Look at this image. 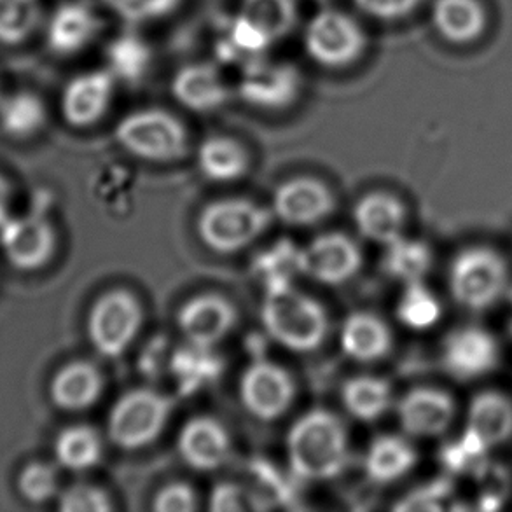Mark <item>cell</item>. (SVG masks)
I'll list each match as a JSON object with an SVG mask.
<instances>
[{
    "label": "cell",
    "mask_w": 512,
    "mask_h": 512,
    "mask_svg": "<svg viewBox=\"0 0 512 512\" xmlns=\"http://www.w3.org/2000/svg\"><path fill=\"white\" fill-rule=\"evenodd\" d=\"M291 471L305 481H331L350 462V436L340 416L310 409L292 423L285 437Z\"/></svg>",
    "instance_id": "cell-1"
},
{
    "label": "cell",
    "mask_w": 512,
    "mask_h": 512,
    "mask_svg": "<svg viewBox=\"0 0 512 512\" xmlns=\"http://www.w3.org/2000/svg\"><path fill=\"white\" fill-rule=\"evenodd\" d=\"M261 322L271 340L289 352L312 353L324 345L329 334V315L319 299L284 285L266 291Z\"/></svg>",
    "instance_id": "cell-2"
},
{
    "label": "cell",
    "mask_w": 512,
    "mask_h": 512,
    "mask_svg": "<svg viewBox=\"0 0 512 512\" xmlns=\"http://www.w3.org/2000/svg\"><path fill=\"white\" fill-rule=\"evenodd\" d=\"M273 219V212L256 201L222 198L201 208L196 231L207 249L229 256L259 240Z\"/></svg>",
    "instance_id": "cell-3"
},
{
    "label": "cell",
    "mask_w": 512,
    "mask_h": 512,
    "mask_svg": "<svg viewBox=\"0 0 512 512\" xmlns=\"http://www.w3.org/2000/svg\"><path fill=\"white\" fill-rule=\"evenodd\" d=\"M173 399L154 388H133L107 415V437L123 451L144 450L160 439L172 418Z\"/></svg>",
    "instance_id": "cell-4"
},
{
    "label": "cell",
    "mask_w": 512,
    "mask_h": 512,
    "mask_svg": "<svg viewBox=\"0 0 512 512\" xmlns=\"http://www.w3.org/2000/svg\"><path fill=\"white\" fill-rule=\"evenodd\" d=\"M114 137L126 153L149 163H173L189 151L184 123L165 109H139L119 119Z\"/></svg>",
    "instance_id": "cell-5"
},
{
    "label": "cell",
    "mask_w": 512,
    "mask_h": 512,
    "mask_svg": "<svg viewBox=\"0 0 512 512\" xmlns=\"http://www.w3.org/2000/svg\"><path fill=\"white\" fill-rule=\"evenodd\" d=\"M448 284L458 306L486 312L504 298L509 284L506 259L490 247L460 250L451 261Z\"/></svg>",
    "instance_id": "cell-6"
},
{
    "label": "cell",
    "mask_w": 512,
    "mask_h": 512,
    "mask_svg": "<svg viewBox=\"0 0 512 512\" xmlns=\"http://www.w3.org/2000/svg\"><path fill=\"white\" fill-rule=\"evenodd\" d=\"M142 326L144 308L137 296L126 289H112L91 306L86 333L98 355L119 359L139 338Z\"/></svg>",
    "instance_id": "cell-7"
},
{
    "label": "cell",
    "mask_w": 512,
    "mask_h": 512,
    "mask_svg": "<svg viewBox=\"0 0 512 512\" xmlns=\"http://www.w3.org/2000/svg\"><path fill=\"white\" fill-rule=\"evenodd\" d=\"M306 55L326 69H345L364 55L367 37L359 21L340 9H320L306 23Z\"/></svg>",
    "instance_id": "cell-8"
},
{
    "label": "cell",
    "mask_w": 512,
    "mask_h": 512,
    "mask_svg": "<svg viewBox=\"0 0 512 512\" xmlns=\"http://www.w3.org/2000/svg\"><path fill=\"white\" fill-rule=\"evenodd\" d=\"M296 394L298 387L292 374L273 360H252L238 383L243 408L261 422H275L287 415Z\"/></svg>",
    "instance_id": "cell-9"
},
{
    "label": "cell",
    "mask_w": 512,
    "mask_h": 512,
    "mask_svg": "<svg viewBox=\"0 0 512 512\" xmlns=\"http://www.w3.org/2000/svg\"><path fill=\"white\" fill-rule=\"evenodd\" d=\"M303 76L289 62L268 56L243 65L236 91L245 104L259 111H284L298 100Z\"/></svg>",
    "instance_id": "cell-10"
},
{
    "label": "cell",
    "mask_w": 512,
    "mask_h": 512,
    "mask_svg": "<svg viewBox=\"0 0 512 512\" xmlns=\"http://www.w3.org/2000/svg\"><path fill=\"white\" fill-rule=\"evenodd\" d=\"M301 275L324 285H345L359 275L364 256L353 238L331 231L315 236L299 249Z\"/></svg>",
    "instance_id": "cell-11"
},
{
    "label": "cell",
    "mask_w": 512,
    "mask_h": 512,
    "mask_svg": "<svg viewBox=\"0 0 512 512\" xmlns=\"http://www.w3.org/2000/svg\"><path fill=\"white\" fill-rule=\"evenodd\" d=\"M336 210L331 187L315 177L299 175L287 179L275 189L271 200L273 217L287 226L310 228L326 221Z\"/></svg>",
    "instance_id": "cell-12"
},
{
    "label": "cell",
    "mask_w": 512,
    "mask_h": 512,
    "mask_svg": "<svg viewBox=\"0 0 512 512\" xmlns=\"http://www.w3.org/2000/svg\"><path fill=\"white\" fill-rule=\"evenodd\" d=\"M55 249V229L42 215H7L0 222V250L16 270H39L49 263Z\"/></svg>",
    "instance_id": "cell-13"
},
{
    "label": "cell",
    "mask_w": 512,
    "mask_h": 512,
    "mask_svg": "<svg viewBox=\"0 0 512 512\" xmlns=\"http://www.w3.org/2000/svg\"><path fill=\"white\" fill-rule=\"evenodd\" d=\"M441 364L455 380H479L499 367L500 346L483 327H460L443 341Z\"/></svg>",
    "instance_id": "cell-14"
},
{
    "label": "cell",
    "mask_w": 512,
    "mask_h": 512,
    "mask_svg": "<svg viewBox=\"0 0 512 512\" xmlns=\"http://www.w3.org/2000/svg\"><path fill=\"white\" fill-rule=\"evenodd\" d=\"M455 416V397L443 388H411L397 402V420L402 432L418 439L443 436L455 422Z\"/></svg>",
    "instance_id": "cell-15"
},
{
    "label": "cell",
    "mask_w": 512,
    "mask_h": 512,
    "mask_svg": "<svg viewBox=\"0 0 512 512\" xmlns=\"http://www.w3.org/2000/svg\"><path fill=\"white\" fill-rule=\"evenodd\" d=\"M238 324L235 305L219 294H198L187 299L177 313V326L189 345L214 348Z\"/></svg>",
    "instance_id": "cell-16"
},
{
    "label": "cell",
    "mask_w": 512,
    "mask_h": 512,
    "mask_svg": "<svg viewBox=\"0 0 512 512\" xmlns=\"http://www.w3.org/2000/svg\"><path fill=\"white\" fill-rule=\"evenodd\" d=\"M116 79L107 69L88 70L65 84L60 109L67 125L88 128L97 125L111 109Z\"/></svg>",
    "instance_id": "cell-17"
},
{
    "label": "cell",
    "mask_w": 512,
    "mask_h": 512,
    "mask_svg": "<svg viewBox=\"0 0 512 512\" xmlns=\"http://www.w3.org/2000/svg\"><path fill=\"white\" fill-rule=\"evenodd\" d=\"M177 450L184 464L198 472L221 469L233 450L228 429L214 416H194L177 436Z\"/></svg>",
    "instance_id": "cell-18"
},
{
    "label": "cell",
    "mask_w": 512,
    "mask_h": 512,
    "mask_svg": "<svg viewBox=\"0 0 512 512\" xmlns=\"http://www.w3.org/2000/svg\"><path fill=\"white\" fill-rule=\"evenodd\" d=\"M170 90L184 109L198 114L219 111L229 100V88L215 63L182 65L172 77Z\"/></svg>",
    "instance_id": "cell-19"
},
{
    "label": "cell",
    "mask_w": 512,
    "mask_h": 512,
    "mask_svg": "<svg viewBox=\"0 0 512 512\" xmlns=\"http://www.w3.org/2000/svg\"><path fill=\"white\" fill-rule=\"evenodd\" d=\"M100 27V16L88 2L69 0L56 7L49 16L46 42L55 55H77L97 39Z\"/></svg>",
    "instance_id": "cell-20"
},
{
    "label": "cell",
    "mask_w": 512,
    "mask_h": 512,
    "mask_svg": "<svg viewBox=\"0 0 512 512\" xmlns=\"http://www.w3.org/2000/svg\"><path fill=\"white\" fill-rule=\"evenodd\" d=\"M353 222L360 235L369 242L388 245L404 235L408 208L395 194L373 191L355 203Z\"/></svg>",
    "instance_id": "cell-21"
},
{
    "label": "cell",
    "mask_w": 512,
    "mask_h": 512,
    "mask_svg": "<svg viewBox=\"0 0 512 512\" xmlns=\"http://www.w3.org/2000/svg\"><path fill=\"white\" fill-rule=\"evenodd\" d=\"M277 42L271 39L268 32L245 14L236 11L222 23L221 30L215 39L214 51L217 62L222 65H243L268 56Z\"/></svg>",
    "instance_id": "cell-22"
},
{
    "label": "cell",
    "mask_w": 512,
    "mask_h": 512,
    "mask_svg": "<svg viewBox=\"0 0 512 512\" xmlns=\"http://www.w3.org/2000/svg\"><path fill=\"white\" fill-rule=\"evenodd\" d=\"M104 376L95 364L74 360L56 371L49 383V397L56 408L79 413L93 408L104 394Z\"/></svg>",
    "instance_id": "cell-23"
},
{
    "label": "cell",
    "mask_w": 512,
    "mask_h": 512,
    "mask_svg": "<svg viewBox=\"0 0 512 512\" xmlns=\"http://www.w3.org/2000/svg\"><path fill=\"white\" fill-rule=\"evenodd\" d=\"M340 345L348 359L371 364L392 352L394 336L376 313L353 312L341 324Z\"/></svg>",
    "instance_id": "cell-24"
},
{
    "label": "cell",
    "mask_w": 512,
    "mask_h": 512,
    "mask_svg": "<svg viewBox=\"0 0 512 512\" xmlns=\"http://www.w3.org/2000/svg\"><path fill=\"white\" fill-rule=\"evenodd\" d=\"M418 464V451L406 437L383 434L374 437L364 458V471L374 485H392L406 478Z\"/></svg>",
    "instance_id": "cell-25"
},
{
    "label": "cell",
    "mask_w": 512,
    "mask_h": 512,
    "mask_svg": "<svg viewBox=\"0 0 512 512\" xmlns=\"http://www.w3.org/2000/svg\"><path fill=\"white\" fill-rule=\"evenodd\" d=\"M432 25L444 41L464 46L485 34L488 11L481 0H436Z\"/></svg>",
    "instance_id": "cell-26"
},
{
    "label": "cell",
    "mask_w": 512,
    "mask_h": 512,
    "mask_svg": "<svg viewBox=\"0 0 512 512\" xmlns=\"http://www.w3.org/2000/svg\"><path fill=\"white\" fill-rule=\"evenodd\" d=\"M493 450L512 439V399L499 390H485L472 397L467 427Z\"/></svg>",
    "instance_id": "cell-27"
},
{
    "label": "cell",
    "mask_w": 512,
    "mask_h": 512,
    "mask_svg": "<svg viewBox=\"0 0 512 512\" xmlns=\"http://www.w3.org/2000/svg\"><path fill=\"white\" fill-rule=\"evenodd\" d=\"M198 170L215 184H231L242 180L250 168L247 149L226 135H212L201 142L196 154Z\"/></svg>",
    "instance_id": "cell-28"
},
{
    "label": "cell",
    "mask_w": 512,
    "mask_h": 512,
    "mask_svg": "<svg viewBox=\"0 0 512 512\" xmlns=\"http://www.w3.org/2000/svg\"><path fill=\"white\" fill-rule=\"evenodd\" d=\"M341 402L346 413L355 420L362 423L378 422L394 404L392 385L373 374L352 376L341 387Z\"/></svg>",
    "instance_id": "cell-29"
},
{
    "label": "cell",
    "mask_w": 512,
    "mask_h": 512,
    "mask_svg": "<svg viewBox=\"0 0 512 512\" xmlns=\"http://www.w3.org/2000/svg\"><path fill=\"white\" fill-rule=\"evenodd\" d=\"M105 63L116 83L140 84L153 67V49L142 35L126 30L105 48Z\"/></svg>",
    "instance_id": "cell-30"
},
{
    "label": "cell",
    "mask_w": 512,
    "mask_h": 512,
    "mask_svg": "<svg viewBox=\"0 0 512 512\" xmlns=\"http://www.w3.org/2000/svg\"><path fill=\"white\" fill-rule=\"evenodd\" d=\"M56 462L72 472L90 471L104 457V441L90 425H70L56 436Z\"/></svg>",
    "instance_id": "cell-31"
},
{
    "label": "cell",
    "mask_w": 512,
    "mask_h": 512,
    "mask_svg": "<svg viewBox=\"0 0 512 512\" xmlns=\"http://www.w3.org/2000/svg\"><path fill=\"white\" fill-rule=\"evenodd\" d=\"M434 266V252L429 243L413 240L402 235L392 243L385 245L383 271L388 277L402 284L423 282Z\"/></svg>",
    "instance_id": "cell-32"
},
{
    "label": "cell",
    "mask_w": 512,
    "mask_h": 512,
    "mask_svg": "<svg viewBox=\"0 0 512 512\" xmlns=\"http://www.w3.org/2000/svg\"><path fill=\"white\" fill-rule=\"evenodd\" d=\"M212 350L187 343L186 348L173 353L170 369L184 394H193L221 374V359Z\"/></svg>",
    "instance_id": "cell-33"
},
{
    "label": "cell",
    "mask_w": 512,
    "mask_h": 512,
    "mask_svg": "<svg viewBox=\"0 0 512 512\" xmlns=\"http://www.w3.org/2000/svg\"><path fill=\"white\" fill-rule=\"evenodd\" d=\"M46 123V105L30 91L0 98V130L13 139H28Z\"/></svg>",
    "instance_id": "cell-34"
},
{
    "label": "cell",
    "mask_w": 512,
    "mask_h": 512,
    "mask_svg": "<svg viewBox=\"0 0 512 512\" xmlns=\"http://www.w3.org/2000/svg\"><path fill=\"white\" fill-rule=\"evenodd\" d=\"M395 313L402 326L411 331H427L439 324L443 317V305L423 282H411L404 284Z\"/></svg>",
    "instance_id": "cell-35"
},
{
    "label": "cell",
    "mask_w": 512,
    "mask_h": 512,
    "mask_svg": "<svg viewBox=\"0 0 512 512\" xmlns=\"http://www.w3.org/2000/svg\"><path fill=\"white\" fill-rule=\"evenodd\" d=\"M240 13L257 23L273 41H284L298 23L296 0H240Z\"/></svg>",
    "instance_id": "cell-36"
},
{
    "label": "cell",
    "mask_w": 512,
    "mask_h": 512,
    "mask_svg": "<svg viewBox=\"0 0 512 512\" xmlns=\"http://www.w3.org/2000/svg\"><path fill=\"white\" fill-rule=\"evenodd\" d=\"M41 0H0V42L27 41L41 23Z\"/></svg>",
    "instance_id": "cell-37"
},
{
    "label": "cell",
    "mask_w": 512,
    "mask_h": 512,
    "mask_svg": "<svg viewBox=\"0 0 512 512\" xmlns=\"http://www.w3.org/2000/svg\"><path fill=\"white\" fill-rule=\"evenodd\" d=\"M256 275L264 282L266 291L292 285L294 275H301L299 264V249L292 243L280 242L273 245V249L266 250L257 257Z\"/></svg>",
    "instance_id": "cell-38"
},
{
    "label": "cell",
    "mask_w": 512,
    "mask_h": 512,
    "mask_svg": "<svg viewBox=\"0 0 512 512\" xmlns=\"http://www.w3.org/2000/svg\"><path fill=\"white\" fill-rule=\"evenodd\" d=\"M490 451L492 450L472 430L465 429L462 436L446 444L441 450V462L444 469L451 474H474L485 464Z\"/></svg>",
    "instance_id": "cell-39"
},
{
    "label": "cell",
    "mask_w": 512,
    "mask_h": 512,
    "mask_svg": "<svg viewBox=\"0 0 512 512\" xmlns=\"http://www.w3.org/2000/svg\"><path fill=\"white\" fill-rule=\"evenodd\" d=\"M184 0H104L105 6L130 27L147 25L172 16Z\"/></svg>",
    "instance_id": "cell-40"
},
{
    "label": "cell",
    "mask_w": 512,
    "mask_h": 512,
    "mask_svg": "<svg viewBox=\"0 0 512 512\" xmlns=\"http://www.w3.org/2000/svg\"><path fill=\"white\" fill-rule=\"evenodd\" d=\"M18 490L32 504H44L60 495V476L55 465L32 462L18 476Z\"/></svg>",
    "instance_id": "cell-41"
},
{
    "label": "cell",
    "mask_w": 512,
    "mask_h": 512,
    "mask_svg": "<svg viewBox=\"0 0 512 512\" xmlns=\"http://www.w3.org/2000/svg\"><path fill=\"white\" fill-rule=\"evenodd\" d=\"M58 507L63 512H109L114 504L100 486L79 483L58 495Z\"/></svg>",
    "instance_id": "cell-42"
},
{
    "label": "cell",
    "mask_w": 512,
    "mask_h": 512,
    "mask_svg": "<svg viewBox=\"0 0 512 512\" xmlns=\"http://www.w3.org/2000/svg\"><path fill=\"white\" fill-rule=\"evenodd\" d=\"M474 476L479 479L481 493H479V507L486 511H495L499 509L507 493L511 490V481H509V472L500 467V465L490 464L486 460L485 464L474 472Z\"/></svg>",
    "instance_id": "cell-43"
},
{
    "label": "cell",
    "mask_w": 512,
    "mask_h": 512,
    "mask_svg": "<svg viewBox=\"0 0 512 512\" xmlns=\"http://www.w3.org/2000/svg\"><path fill=\"white\" fill-rule=\"evenodd\" d=\"M153 509L156 512H194L198 509V497L193 486L175 481L154 495Z\"/></svg>",
    "instance_id": "cell-44"
},
{
    "label": "cell",
    "mask_w": 512,
    "mask_h": 512,
    "mask_svg": "<svg viewBox=\"0 0 512 512\" xmlns=\"http://www.w3.org/2000/svg\"><path fill=\"white\" fill-rule=\"evenodd\" d=\"M353 4L373 20L399 21L415 13L422 0H353Z\"/></svg>",
    "instance_id": "cell-45"
},
{
    "label": "cell",
    "mask_w": 512,
    "mask_h": 512,
    "mask_svg": "<svg viewBox=\"0 0 512 512\" xmlns=\"http://www.w3.org/2000/svg\"><path fill=\"white\" fill-rule=\"evenodd\" d=\"M451 495V486L448 481H439L432 485L425 486L411 493L409 497L402 500L397 509L404 511H441L444 509V502Z\"/></svg>",
    "instance_id": "cell-46"
},
{
    "label": "cell",
    "mask_w": 512,
    "mask_h": 512,
    "mask_svg": "<svg viewBox=\"0 0 512 512\" xmlns=\"http://www.w3.org/2000/svg\"><path fill=\"white\" fill-rule=\"evenodd\" d=\"M208 507L214 512H240L250 509L252 502L249 493L245 492L242 486L226 481L219 483L212 490Z\"/></svg>",
    "instance_id": "cell-47"
},
{
    "label": "cell",
    "mask_w": 512,
    "mask_h": 512,
    "mask_svg": "<svg viewBox=\"0 0 512 512\" xmlns=\"http://www.w3.org/2000/svg\"><path fill=\"white\" fill-rule=\"evenodd\" d=\"M9 198H11L9 186H7L6 180L0 177V222L9 215Z\"/></svg>",
    "instance_id": "cell-48"
},
{
    "label": "cell",
    "mask_w": 512,
    "mask_h": 512,
    "mask_svg": "<svg viewBox=\"0 0 512 512\" xmlns=\"http://www.w3.org/2000/svg\"><path fill=\"white\" fill-rule=\"evenodd\" d=\"M317 2H327V0H317Z\"/></svg>",
    "instance_id": "cell-49"
},
{
    "label": "cell",
    "mask_w": 512,
    "mask_h": 512,
    "mask_svg": "<svg viewBox=\"0 0 512 512\" xmlns=\"http://www.w3.org/2000/svg\"><path fill=\"white\" fill-rule=\"evenodd\" d=\"M0 98H2V95H0Z\"/></svg>",
    "instance_id": "cell-50"
},
{
    "label": "cell",
    "mask_w": 512,
    "mask_h": 512,
    "mask_svg": "<svg viewBox=\"0 0 512 512\" xmlns=\"http://www.w3.org/2000/svg\"><path fill=\"white\" fill-rule=\"evenodd\" d=\"M511 329H512V324H511Z\"/></svg>",
    "instance_id": "cell-51"
}]
</instances>
